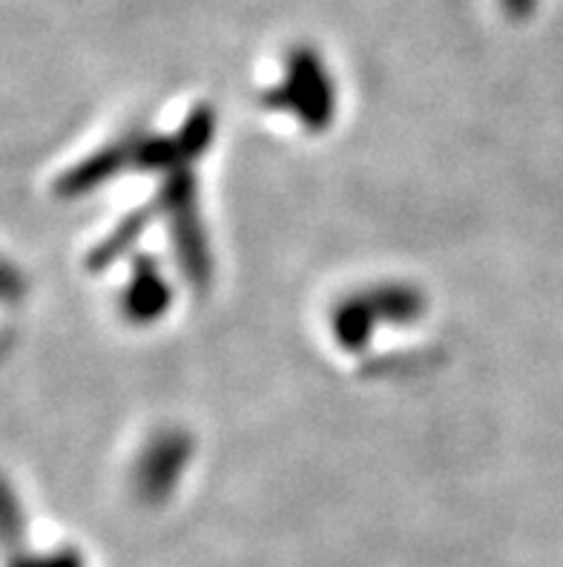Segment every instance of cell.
Returning <instances> with one entry per match:
<instances>
[{"instance_id": "1", "label": "cell", "mask_w": 563, "mask_h": 567, "mask_svg": "<svg viewBox=\"0 0 563 567\" xmlns=\"http://www.w3.org/2000/svg\"><path fill=\"white\" fill-rule=\"evenodd\" d=\"M503 7H507V12L521 18V14H529L532 9H535V0H503Z\"/></svg>"}]
</instances>
